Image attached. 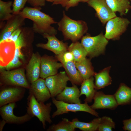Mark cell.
<instances>
[{
  "mask_svg": "<svg viewBox=\"0 0 131 131\" xmlns=\"http://www.w3.org/2000/svg\"><path fill=\"white\" fill-rule=\"evenodd\" d=\"M40 9L26 7H25L19 13L26 18L33 22L32 28L35 33L42 35L48 34L50 35H56L57 30L51 25L57 22L49 15L41 12Z\"/></svg>",
  "mask_w": 131,
  "mask_h": 131,
  "instance_id": "obj_1",
  "label": "cell"
},
{
  "mask_svg": "<svg viewBox=\"0 0 131 131\" xmlns=\"http://www.w3.org/2000/svg\"><path fill=\"white\" fill-rule=\"evenodd\" d=\"M63 16L57 23L58 30L61 31L65 40L75 42L81 39L88 30L86 23L82 20L73 19L67 16L64 11Z\"/></svg>",
  "mask_w": 131,
  "mask_h": 131,
  "instance_id": "obj_2",
  "label": "cell"
},
{
  "mask_svg": "<svg viewBox=\"0 0 131 131\" xmlns=\"http://www.w3.org/2000/svg\"><path fill=\"white\" fill-rule=\"evenodd\" d=\"M27 98V113L33 117H37L42 123L43 128L46 127V123L50 124L52 123L50 113L52 103L51 102L46 104L38 102L33 94L29 93Z\"/></svg>",
  "mask_w": 131,
  "mask_h": 131,
  "instance_id": "obj_3",
  "label": "cell"
},
{
  "mask_svg": "<svg viewBox=\"0 0 131 131\" xmlns=\"http://www.w3.org/2000/svg\"><path fill=\"white\" fill-rule=\"evenodd\" d=\"M81 43L86 50L88 56L91 58L104 53L108 41L101 33L95 36H91L89 34L83 36Z\"/></svg>",
  "mask_w": 131,
  "mask_h": 131,
  "instance_id": "obj_4",
  "label": "cell"
},
{
  "mask_svg": "<svg viewBox=\"0 0 131 131\" xmlns=\"http://www.w3.org/2000/svg\"><path fill=\"white\" fill-rule=\"evenodd\" d=\"M52 98V103L57 108V110L52 115V118L70 112H85L97 117L98 116V113L89 106L87 102H84V103H70L58 100L55 97Z\"/></svg>",
  "mask_w": 131,
  "mask_h": 131,
  "instance_id": "obj_5",
  "label": "cell"
},
{
  "mask_svg": "<svg viewBox=\"0 0 131 131\" xmlns=\"http://www.w3.org/2000/svg\"><path fill=\"white\" fill-rule=\"evenodd\" d=\"M130 23L126 18L117 16L110 19L106 24L105 37L108 40H118Z\"/></svg>",
  "mask_w": 131,
  "mask_h": 131,
  "instance_id": "obj_6",
  "label": "cell"
},
{
  "mask_svg": "<svg viewBox=\"0 0 131 131\" xmlns=\"http://www.w3.org/2000/svg\"><path fill=\"white\" fill-rule=\"evenodd\" d=\"M0 70V79L4 84L29 89L30 86L24 69L20 68L11 71H6L3 69Z\"/></svg>",
  "mask_w": 131,
  "mask_h": 131,
  "instance_id": "obj_7",
  "label": "cell"
},
{
  "mask_svg": "<svg viewBox=\"0 0 131 131\" xmlns=\"http://www.w3.org/2000/svg\"><path fill=\"white\" fill-rule=\"evenodd\" d=\"M46 84L48 89L51 98H54L62 92L67 86L70 79L66 72L61 71L55 75L45 78Z\"/></svg>",
  "mask_w": 131,
  "mask_h": 131,
  "instance_id": "obj_8",
  "label": "cell"
},
{
  "mask_svg": "<svg viewBox=\"0 0 131 131\" xmlns=\"http://www.w3.org/2000/svg\"><path fill=\"white\" fill-rule=\"evenodd\" d=\"M87 3L89 6L95 11L96 16L103 24L116 16L115 13L109 8L105 0H90Z\"/></svg>",
  "mask_w": 131,
  "mask_h": 131,
  "instance_id": "obj_9",
  "label": "cell"
},
{
  "mask_svg": "<svg viewBox=\"0 0 131 131\" xmlns=\"http://www.w3.org/2000/svg\"><path fill=\"white\" fill-rule=\"evenodd\" d=\"M15 106V103H13L0 107V115L2 119L5 120L7 123L21 124L29 121L33 117L27 113L22 116H16L13 113V109Z\"/></svg>",
  "mask_w": 131,
  "mask_h": 131,
  "instance_id": "obj_10",
  "label": "cell"
},
{
  "mask_svg": "<svg viewBox=\"0 0 131 131\" xmlns=\"http://www.w3.org/2000/svg\"><path fill=\"white\" fill-rule=\"evenodd\" d=\"M23 87L13 86L3 89L0 91V107L7 104L15 103L24 97L25 90Z\"/></svg>",
  "mask_w": 131,
  "mask_h": 131,
  "instance_id": "obj_11",
  "label": "cell"
},
{
  "mask_svg": "<svg viewBox=\"0 0 131 131\" xmlns=\"http://www.w3.org/2000/svg\"><path fill=\"white\" fill-rule=\"evenodd\" d=\"M90 106L93 109H108L114 110L118 106L114 95L106 94L102 91H97Z\"/></svg>",
  "mask_w": 131,
  "mask_h": 131,
  "instance_id": "obj_12",
  "label": "cell"
},
{
  "mask_svg": "<svg viewBox=\"0 0 131 131\" xmlns=\"http://www.w3.org/2000/svg\"><path fill=\"white\" fill-rule=\"evenodd\" d=\"M57 59L47 56L41 57L40 76L44 79L57 74L58 69L63 67Z\"/></svg>",
  "mask_w": 131,
  "mask_h": 131,
  "instance_id": "obj_13",
  "label": "cell"
},
{
  "mask_svg": "<svg viewBox=\"0 0 131 131\" xmlns=\"http://www.w3.org/2000/svg\"><path fill=\"white\" fill-rule=\"evenodd\" d=\"M25 19L19 13L13 14L11 18L7 21L5 26L1 30L0 42L7 39L16 30L23 27L25 24Z\"/></svg>",
  "mask_w": 131,
  "mask_h": 131,
  "instance_id": "obj_14",
  "label": "cell"
},
{
  "mask_svg": "<svg viewBox=\"0 0 131 131\" xmlns=\"http://www.w3.org/2000/svg\"><path fill=\"white\" fill-rule=\"evenodd\" d=\"M42 35L44 38L47 39V42L38 43L36 45L37 47L50 51L56 55L68 50L67 44L58 40L55 35H50L46 33Z\"/></svg>",
  "mask_w": 131,
  "mask_h": 131,
  "instance_id": "obj_15",
  "label": "cell"
},
{
  "mask_svg": "<svg viewBox=\"0 0 131 131\" xmlns=\"http://www.w3.org/2000/svg\"><path fill=\"white\" fill-rule=\"evenodd\" d=\"M29 89V93L33 94L39 102L44 103L51 97L43 78L39 79L33 82Z\"/></svg>",
  "mask_w": 131,
  "mask_h": 131,
  "instance_id": "obj_16",
  "label": "cell"
},
{
  "mask_svg": "<svg viewBox=\"0 0 131 131\" xmlns=\"http://www.w3.org/2000/svg\"><path fill=\"white\" fill-rule=\"evenodd\" d=\"M15 42L16 48L14 57L7 65L3 67L4 68H5L7 71L21 66L22 63L20 60L23 61L25 60L22 50V48L27 46V43L23 32L21 31L18 37Z\"/></svg>",
  "mask_w": 131,
  "mask_h": 131,
  "instance_id": "obj_17",
  "label": "cell"
},
{
  "mask_svg": "<svg viewBox=\"0 0 131 131\" xmlns=\"http://www.w3.org/2000/svg\"><path fill=\"white\" fill-rule=\"evenodd\" d=\"M41 57L38 54L33 53L26 67L27 78L31 84L39 79Z\"/></svg>",
  "mask_w": 131,
  "mask_h": 131,
  "instance_id": "obj_18",
  "label": "cell"
},
{
  "mask_svg": "<svg viewBox=\"0 0 131 131\" xmlns=\"http://www.w3.org/2000/svg\"><path fill=\"white\" fill-rule=\"evenodd\" d=\"M80 91L76 85L66 86L63 91L56 96L57 100L70 103H81L80 99Z\"/></svg>",
  "mask_w": 131,
  "mask_h": 131,
  "instance_id": "obj_19",
  "label": "cell"
},
{
  "mask_svg": "<svg viewBox=\"0 0 131 131\" xmlns=\"http://www.w3.org/2000/svg\"><path fill=\"white\" fill-rule=\"evenodd\" d=\"M114 95L118 106L131 103V88L124 83L120 84Z\"/></svg>",
  "mask_w": 131,
  "mask_h": 131,
  "instance_id": "obj_20",
  "label": "cell"
},
{
  "mask_svg": "<svg viewBox=\"0 0 131 131\" xmlns=\"http://www.w3.org/2000/svg\"><path fill=\"white\" fill-rule=\"evenodd\" d=\"M94 79L93 76L84 80L81 84L80 96L84 95L86 98L84 102L91 103L97 91L94 83Z\"/></svg>",
  "mask_w": 131,
  "mask_h": 131,
  "instance_id": "obj_21",
  "label": "cell"
},
{
  "mask_svg": "<svg viewBox=\"0 0 131 131\" xmlns=\"http://www.w3.org/2000/svg\"><path fill=\"white\" fill-rule=\"evenodd\" d=\"M72 85H80L83 81L74 61L61 63Z\"/></svg>",
  "mask_w": 131,
  "mask_h": 131,
  "instance_id": "obj_22",
  "label": "cell"
},
{
  "mask_svg": "<svg viewBox=\"0 0 131 131\" xmlns=\"http://www.w3.org/2000/svg\"><path fill=\"white\" fill-rule=\"evenodd\" d=\"M110 68V66H109L98 73H95L94 76L95 80L94 84L96 90L104 88L111 84L112 78L109 74Z\"/></svg>",
  "mask_w": 131,
  "mask_h": 131,
  "instance_id": "obj_23",
  "label": "cell"
},
{
  "mask_svg": "<svg viewBox=\"0 0 131 131\" xmlns=\"http://www.w3.org/2000/svg\"><path fill=\"white\" fill-rule=\"evenodd\" d=\"M74 63L83 80L94 76L95 73L89 59L86 57L81 61Z\"/></svg>",
  "mask_w": 131,
  "mask_h": 131,
  "instance_id": "obj_24",
  "label": "cell"
},
{
  "mask_svg": "<svg viewBox=\"0 0 131 131\" xmlns=\"http://www.w3.org/2000/svg\"><path fill=\"white\" fill-rule=\"evenodd\" d=\"M109 8L114 12H118L121 16L126 15L131 9L128 0H105Z\"/></svg>",
  "mask_w": 131,
  "mask_h": 131,
  "instance_id": "obj_25",
  "label": "cell"
},
{
  "mask_svg": "<svg viewBox=\"0 0 131 131\" xmlns=\"http://www.w3.org/2000/svg\"><path fill=\"white\" fill-rule=\"evenodd\" d=\"M101 118H95L89 122L80 121L77 118L73 119L72 122L75 129L78 128L82 131H98Z\"/></svg>",
  "mask_w": 131,
  "mask_h": 131,
  "instance_id": "obj_26",
  "label": "cell"
},
{
  "mask_svg": "<svg viewBox=\"0 0 131 131\" xmlns=\"http://www.w3.org/2000/svg\"><path fill=\"white\" fill-rule=\"evenodd\" d=\"M68 50L73 54L74 62L81 61L88 56L86 50L81 43L78 41L72 43L68 47Z\"/></svg>",
  "mask_w": 131,
  "mask_h": 131,
  "instance_id": "obj_27",
  "label": "cell"
},
{
  "mask_svg": "<svg viewBox=\"0 0 131 131\" xmlns=\"http://www.w3.org/2000/svg\"><path fill=\"white\" fill-rule=\"evenodd\" d=\"M75 128L72 121L66 118H63L57 124H53L49 127L47 131H74Z\"/></svg>",
  "mask_w": 131,
  "mask_h": 131,
  "instance_id": "obj_28",
  "label": "cell"
},
{
  "mask_svg": "<svg viewBox=\"0 0 131 131\" xmlns=\"http://www.w3.org/2000/svg\"><path fill=\"white\" fill-rule=\"evenodd\" d=\"M12 2H7L0 0V20L3 21L7 20L13 16V11L11 8Z\"/></svg>",
  "mask_w": 131,
  "mask_h": 131,
  "instance_id": "obj_29",
  "label": "cell"
},
{
  "mask_svg": "<svg viewBox=\"0 0 131 131\" xmlns=\"http://www.w3.org/2000/svg\"><path fill=\"white\" fill-rule=\"evenodd\" d=\"M115 123L113 119L107 116L101 118L98 131H111L115 129Z\"/></svg>",
  "mask_w": 131,
  "mask_h": 131,
  "instance_id": "obj_30",
  "label": "cell"
},
{
  "mask_svg": "<svg viewBox=\"0 0 131 131\" xmlns=\"http://www.w3.org/2000/svg\"><path fill=\"white\" fill-rule=\"evenodd\" d=\"M56 57L61 63L70 61H74V57L73 54L68 50L58 55H56Z\"/></svg>",
  "mask_w": 131,
  "mask_h": 131,
  "instance_id": "obj_31",
  "label": "cell"
},
{
  "mask_svg": "<svg viewBox=\"0 0 131 131\" xmlns=\"http://www.w3.org/2000/svg\"><path fill=\"white\" fill-rule=\"evenodd\" d=\"M28 0H14L13 3L12 10L13 14H18L24 8V7Z\"/></svg>",
  "mask_w": 131,
  "mask_h": 131,
  "instance_id": "obj_32",
  "label": "cell"
},
{
  "mask_svg": "<svg viewBox=\"0 0 131 131\" xmlns=\"http://www.w3.org/2000/svg\"><path fill=\"white\" fill-rule=\"evenodd\" d=\"M44 0H28L27 2L33 7L41 9L45 4Z\"/></svg>",
  "mask_w": 131,
  "mask_h": 131,
  "instance_id": "obj_33",
  "label": "cell"
},
{
  "mask_svg": "<svg viewBox=\"0 0 131 131\" xmlns=\"http://www.w3.org/2000/svg\"><path fill=\"white\" fill-rule=\"evenodd\" d=\"M23 27L18 28L6 40L9 41H15L20 35Z\"/></svg>",
  "mask_w": 131,
  "mask_h": 131,
  "instance_id": "obj_34",
  "label": "cell"
},
{
  "mask_svg": "<svg viewBox=\"0 0 131 131\" xmlns=\"http://www.w3.org/2000/svg\"><path fill=\"white\" fill-rule=\"evenodd\" d=\"M123 128L125 131H131V118L123 121Z\"/></svg>",
  "mask_w": 131,
  "mask_h": 131,
  "instance_id": "obj_35",
  "label": "cell"
},
{
  "mask_svg": "<svg viewBox=\"0 0 131 131\" xmlns=\"http://www.w3.org/2000/svg\"><path fill=\"white\" fill-rule=\"evenodd\" d=\"M81 0H70L67 3L65 7L66 11H67L71 7H74L78 5Z\"/></svg>",
  "mask_w": 131,
  "mask_h": 131,
  "instance_id": "obj_36",
  "label": "cell"
},
{
  "mask_svg": "<svg viewBox=\"0 0 131 131\" xmlns=\"http://www.w3.org/2000/svg\"><path fill=\"white\" fill-rule=\"evenodd\" d=\"M70 0H55L53 2L52 5L60 4L63 7H65L67 3Z\"/></svg>",
  "mask_w": 131,
  "mask_h": 131,
  "instance_id": "obj_37",
  "label": "cell"
},
{
  "mask_svg": "<svg viewBox=\"0 0 131 131\" xmlns=\"http://www.w3.org/2000/svg\"><path fill=\"white\" fill-rule=\"evenodd\" d=\"M7 123L4 120H2L0 121V131H2L3 128L5 124Z\"/></svg>",
  "mask_w": 131,
  "mask_h": 131,
  "instance_id": "obj_38",
  "label": "cell"
},
{
  "mask_svg": "<svg viewBox=\"0 0 131 131\" xmlns=\"http://www.w3.org/2000/svg\"><path fill=\"white\" fill-rule=\"evenodd\" d=\"M90 0H81L80 2H88Z\"/></svg>",
  "mask_w": 131,
  "mask_h": 131,
  "instance_id": "obj_39",
  "label": "cell"
},
{
  "mask_svg": "<svg viewBox=\"0 0 131 131\" xmlns=\"http://www.w3.org/2000/svg\"><path fill=\"white\" fill-rule=\"evenodd\" d=\"M45 1H47L52 2H53L55 0H44Z\"/></svg>",
  "mask_w": 131,
  "mask_h": 131,
  "instance_id": "obj_40",
  "label": "cell"
},
{
  "mask_svg": "<svg viewBox=\"0 0 131 131\" xmlns=\"http://www.w3.org/2000/svg\"><path fill=\"white\" fill-rule=\"evenodd\" d=\"M129 0H129L131 1V0Z\"/></svg>",
  "mask_w": 131,
  "mask_h": 131,
  "instance_id": "obj_41",
  "label": "cell"
}]
</instances>
